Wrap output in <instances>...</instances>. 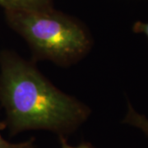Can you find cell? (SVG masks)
Instances as JSON below:
<instances>
[{"label": "cell", "mask_w": 148, "mask_h": 148, "mask_svg": "<svg viewBox=\"0 0 148 148\" xmlns=\"http://www.w3.org/2000/svg\"><path fill=\"white\" fill-rule=\"evenodd\" d=\"M0 102L12 135L40 129L64 137L90 114L89 107L52 84L34 62L9 50L0 53Z\"/></svg>", "instance_id": "obj_1"}, {"label": "cell", "mask_w": 148, "mask_h": 148, "mask_svg": "<svg viewBox=\"0 0 148 148\" xmlns=\"http://www.w3.org/2000/svg\"><path fill=\"white\" fill-rule=\"evenodd\" d=\"M4 12L9 27L27 41L33 60L68 67L90 52L93 43L86 27L53 7Z\"/></svg>", "instance_id": "obj_2"}, {"label": "cell", "mask_w": 148, "mask_h": 148, "mask_svg": "<svg viewBox=\"0 0 148 148\" xmlns=\"http://www.w3.org/2000/svg\"><path fill=\"white\" fill-rule=\"evenodd\" d=\"M4 11L24 10L53 7V0H0Z\"/></svg>", "instance_id": "obj_3"}, {"label": "cell", "mask_w": 148, "mask_h": 148, "mask_svg": "<svg viewBox=\"0 0 148 148\" xmlns=\"http://www.w3.org/2000/svg\"><path fill=\"white\" fill-rule=\"evenodd\" d=\"M123 123L138 127L148 136V119L144 115L134 110L130 104H128V111Z\"/></svg>", "instance_id": "obj_4"}, {"label": "cell", "mask_w": 148, "mask_h": 148, "mask_svg": "<svg viewBox=\"0 0 148 148\" xmlns=\"http://www.w3.org/2000/svg\"><path fill=\"white\" fill-rule=\"evenodd\" d=\"M5 127V123L0 122V148H36L34 138L19 143H12L5 140L1 134V131Z\"/></svg>", "instance_id": "obj_5"}, {"label": "cell", "mask_w": 148, "mask_h": 148, "mask_svg": "<svg viewBox=\"0 0 148 148\" xmlns=\"http://www.w3.org/2000/svg\"><path fill=\"white\" fill-rule=\"evenodd\" d=\"M132 31L135 33H143L148 38V23H144L142 21H137L132 27Z\"/></svg>", "instance_id": "obj_6"}, {"label": "cell", "mask_w": 148, "mask_h": 148, "mask_svg": "<svg viewBox=\"0 0 148 148\" xmlns=\"http://www.w3.org/2000/svg\"><path fill=\"white\" fill-rule=\"evenodd\" d=\"M60 138V143H61V148H94L90 143H83L78 145L77 147H72L69 143H67L64 137H59Z\"/></svg>", "instance_id": "obj_7"}]
</instances>
